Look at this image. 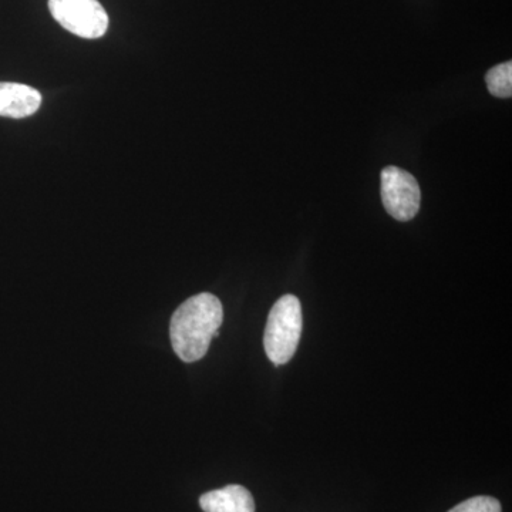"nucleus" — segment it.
Listing matches in <instances>:
<instances>
[{
  "instance_id": "1",
  "label": "nucleus",
  "mask_w": 512,
  "mask_h": 512,
  "mask_svg": "<svg viewBox=\"0 0 512 512\" xmlns=\"http://www.w3.org/2000/svg\"><path fill=\"white\" fill-rule=\"evenodd\" d=\"M224 308L217 296L200 293L187 299L171 318L170 338L174 352L185 363L207 355L212 339L220 335Z\"/></svg>"
},
{
  "instance_id": "2",
  "label": "nucleus",
  "mask_w": 512,
  "mask_h": 512,
  "mask_svg": "<svg viewBox=\"0 0 512 512\" xmlns=\"http://www.w3.org/2000/svg\"><path fill=\"white\" fill-rule=\"evenodd\" d=\"M303 328L302 306L295 295H285L275 303L266 322V356L275 366L286 365L298 349Z\"/></svg>"
},
{
  "instance_id": "3",
  "label": "nucleus",
  "mask_w": 512,
  "mask_h": 512,
  "mask_svg": "<svg viewBox=\"0 0 512 512\" xmlns=\"http://www.w3.org/2000/svg\"><path fill=\"white\" fill-rule=\"evenodd\" d=\"M49 10L67 32L83 39H99L109 29V15L99 0H49Z\"/></svg>"
},
{
  "instance_id": "4",
  "label": "nucleus",
  "mask_w": 512,
  "mask_h": 512,
  "mask_svg": "<svg viewBox=\"0 0 512 512\" xmlns=\"http://www.w3.org/2000/svg\"><path fill=\"white\" fill-rule=\"evenodd\" d=\"M384 208L397 221H410L420 210V187L416 178L399 167L384 168L380 174Z\"/></svg>"
},
{
  "instance_id": "5",
  "label": "nucleus",
  "mask_w": 512,
  "mask_h": 512,
  "mask_svg": "<svg viewBox=\"0 0 512 512\" xmlns=\"http://www.w3.org/2000/svg\"><path fill=\"white\" fill-rule=\"evenodd\" d=\"M42 106V94L19 83H0V116L26 119Z\"/></svg>"
},
{
  "instance_id": "6",
  "label": "nucleus",
  "mask_w": 512,
  "mask_h": 512,
  "mask_svg": "<svg viewBox=\"0 0 512 512\" xmlns=\"http://www.w3.org/2000/svg\"><path fill=\"white\" fill-rule=\"evenodd\" d=\"M200 505L204 512H255L254 497L235 484L201 495Z\"/></svg>"
},
{
  "instance_id": "7",
  "label": "nucleus",
  "mask_w": 512,
  "mask_h": 512,
  "mask_svg": "<svg viewBox=\"0 0 512 512\" xmlns=\"http://www.w3.org/2000/svg\"><path fill=\"white\" fill-rule=\"evenodd\" d=\"M488 90L498 99H510L512 96V63L505 62L493 67L485 76Z\"/></svg>"
},
{
  "instance_id": "8",
  "label": "nucleus",
  "mask_w": 512,
  "mask_h": 512,
  "mask_svg": "<svg viewBox=\"0 0 512 512\" xmlns=\"http://www.w3.org/2000/svg\"><path fill=\"white\" fill-rule=\"evenodd\" d=\"M448 512H501V504L493 497L480 495V497L470 498V500L456 505L453 510Z\"/></svg>"
}]
</instances>
